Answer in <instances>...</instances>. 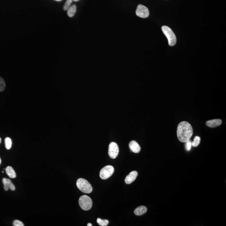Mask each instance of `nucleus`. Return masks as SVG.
<instances>
[{
	"mask_svg": "<svg viewBox=\"0 0 226 226\" xmlns=\"http://www.w3.org/2000/svg\"><path fill=\"white\" fill-rule=\"evenodd\" d=\"M97 222L98 224L101 226H107L108 224L109 223V221L108 220H103L100 218H98L97 219Z\"/></svg>",
	"mask_w": 226,
	"mask_h": 226,
	"instance_id": "obj_16",
	"label": "nucleus"
},
{
	"mask_svg": "<svg viewBox=\"0 0 226 226\" xmlns=\"http://www.w3.org/2000/svg\"><path fill=\"white\" fill-rule=\"evenodd\" d=\"M73 1V0H67L66 2L64 4V7H63V9L64 11L67 10L71 6Z\"/></svg>",
	"mask_w": 226,
	"mask_h": 226,
	"instance_id": "obj_18",
	"label": "nucleus"
},
{
	"mask_svg": "<svg viewBox=\"0 0 226 226\" xmlns=\"http://www.w3.org/2000/svg\"><path fill=\"white\" fill-rule=\"evenodd\" d=\"M115 169L111 165L105 166L101 170L100 172V177L102 179L105 180L109 178L112 175Z\"/></svg>",
	"mask_w": 226,
	"mask_h": 226,
	"instance_id": "obj_5",
	"label": "nucleus"
},
{
	"mask_svg": "<svg viewBox=\"0 0 226 226\" xmlns=\"http://www.w3.org/2000/svg\"><path fill=\"white\" fill-rule=\"evenodd\" d=\"M119 152V148L117 143L112 142L109 144L108 147V155L111 158L115 159L117 157Z\"/></svg>",
	"mask_w": 226,
	"mask_h": 226,
	"instance_id": "obj_7",
	"label": "nucleus"
},
{
	"mask_svg": "<svg viewBox=\"0 0 226 226\" xmlns=\"http://www.w3.org/2000/svg\"><path fill=\"white\" fill-rule=\"evenodd\" d=\"M147 208L146 206H141L137 208L134 211V214L137 216H142L147 212Z\"/></svg>",
	"mask_w": 226,
	"mask_h": 226,
	"instance_id": "obj_12",
	"label": "nucleus"
},
{
	"mask_svg": "<svg viewBox=\"0 0 226 226\" xmlns=\"http://www.w3.org/2000/svg\"><path fill=\"white\" fill-rule=\"evenodd\" d=\"M200 141H201V138H200L199 137L196 136L193 142L191 143V145L193 147H197L198 145H199Z\"/></svg>",
	"mask_w": 226,
	"mask_h": 226,
	"instance_id": "obj_15",
	"label": "nucleus"
},
{
	"mask_svg": "<svg viewBox=\"0 0 226 226\" xmlns=\"http://www.w3.org/2000/svg\"><path fill=\"white\" fill-rule=\"evenodd\" d=\"M77 187L80 191L85 193H90L92 192L93 188L91 184L86 180L80 178L76 182Z\"/></svg>",
	"mask_w": 226,
	"mask_h": 226,
	"instance_id": "obj_2",
	"label": "nucleus"
},
{
	"mask_svg": "<svg viewBox=\"0 0 226 226\" xmlns=\"http://www.w3.org/2000/svg\"><path fill=\"white\" fill-rule=\"evenodd\" d=\"M13 225L14 226H24L23 223L20 221L16 220L14 221L13 222Z\"/></svg>",
	"mask_w": 226,
	"mask_h": 226,
	"instance_id": "obj_21",
	"label": "nucleus"
},
{
	"mask_svg": "<svg viewBox=\"0 0 226 226\" xmlns=\"http://www.w3.org/2000/svg\"><path fill=\"white\" fill-rule=\"evenodd\" d=\"M5 146L6 149H9L12 146V141L9 137H6L5 140Z\"/></svg>",
	"mask_w": 226,
	"mask_h": 226,
	"instance_id": "obj_17",
	"label": "nucleus"
},
{
	"mask_svg": "<svg viewBox=\"0 0 226 226\" xmlns=\"http://www.w3.org/2000/svg\"><path fill=\"white\" fill-rule=\"evenodd\" d=\"M6 84L4 79L2 77H0V92L3 91L5 89Z\"/></svg>",
	"mask_w": 226,
	"mask_h": 226,
	"instance_id": "obj_19",
	"label": "nucleus"
},
{
	"mask_svg": "<svg viewBox=\"0 0 226 226\" xmlns=\"http://www.w3.org/2000/svg\"><path fill=\"white\" fill-rule=\"evenodd\" d=\"M87 226H92L93 225L91 224V223H88V224H87Z\"/></svg>",
	"mask_w": 226,
	"mask_h": 226,
	"instance_id": "obj_22",
	"label": "nucleus"
},
{
	"mask_svg": "<svg viewBox=\"0 0 226 226\" xmlns=\"http://www.w3.org/2000/svg\"><path fill=\"white\" fill-rule=\"evenodd\" d=\"M1 158H0V164H1Z\"/></svg>",
	"mask_w": 226,
	"mask_h": 226,
	"instance_id": "obj_26",
	"label": "nucleus"
},
{
	"mask_svg": "<svg viewBox=\"0 0 226 226\" xmlns=\"http://www.w3.org/2000/svg\"><path fill=\"white\" fill-rule=\"evenodd\" d=\"M79 0H73V1H74V2H78V1H79Z\"/></svg>",
	"mask_w": 226,
	"mask_h": 226,
	"instance_id": "obj_23",
	"label": "nucleus"
},
{
	"mask_svg": "<svg viewBox=\"0 0 226 226\" xmlns=\"http://www.w3.org/2000/svg\"><path fill=\"white\" fill-rule=\"evenodd\" d=\"M2 182L4 186V189L6 191H7L9 189L14 191L16 189L14 185L10 180L4 178L2 180Z\"/></svg>",
	"mask_w": 226,
	"mask_h": 226,
	"instance_id": "obj_8",
	"label": "nucleus"
},
{
	"mask_svg": "<svg viewBox=\"0 0 226 226\" xmlns=\"http://www.w3.org/2000/svg\"><path fill=\"white\" fill-rule=\"evenodd\" d=\"M80 206L82 209L88 211L92 207L93 202L91 198L87 195H83L80 197L79 199Z\"/></svg>",
	"mask_w": 226,
	"mask_h": 226,
	"instance_id": "obj_4",
	"label": "nucleus"
},
{
	"mask_svg": "<svg viewBox=\"0 0 226 226\" xmlns=\"http://www.w3.org/2000/svg\"><path fill=\"white\" fill-rule=\"evenodd\" d=\"M1 142H2V139H1V137H0V143H1Z\"/></svg>",
	"mask_w": 226,
	"mask_h": 226,
	"instance_id": "obj_25",
	"label": "nucleus"
},
{
	"mask_svg": "<svg viewBox=\"0 0 226 226\" xmlns=\"http://www.w3.org/2000/svg\"><path fill=\"white\" fill-rule=\"evenodd\" d=\"M136 14L138 17L142 18H146L149 15V10L146 6L140 4L137 8Z\"/></svg>",
	"mask_w": 226,
	"mask_h": 226,
	"instance_id": "obj_6",
	"label": "nucleus"
},
{
	"mask_svg": "<svg viewBox=\"0 0 226 226\" xmlns=\"http://www.w3.org/2000/svg\"><path fill=\"white\" fill-rule=\"evenodd\" d=\"M55 1H58V2H60V1H62V0H55Z\"/></svg>",
	"mask_w": 226,
	"mask_h": 226,
	"instance_id": "obj_24",
	"label": "nucleus"
},
{
	"mask_svg": "<svg viewBox=\"0 0 226 226\" xmlns=\"http://www.w3.org/2000/svg\"><path fill=\"white\" fill-rule=\"evenodd\" d=\"M76 9H77V7L75 4L71 6L67 10L68 16L70 17H74L76 13Z\"/></svg>",
	"mask_w": 226,
	"mask_h": 226,
	"instance_id": "obj_14",
	"label": "nucleus"
},
{
	"mask_svg": "<svg viewBox=\"0 0 226 226\" xmlns=\"http://www.w3.org/2000/svg\"><path fill=\"white\" fill-rule=\"evenodd\" d=\"M207 127L210 128H215L219 126L222 124V121L220 119H215L207 121L206 122Z\"/></svg>",
	"mask_w": 226,
	"mask_h": 226,
	"instance_id": "obj_10",
	"label": "nucleus"
},
{
	"mask_svg": "<svg viewBox=\"0 0 226 226\" xmlns=\"http://www.w3.org/2000/svg\"><path fill=\"white\" fill-rule=\"evenodd\" d=\"M138 175V173L136 171H132L130 172L129 174L126 177L125 179V182L127 184H130L131 183L133 182L136 179Z\"/></svg>",
	"mask_w": 226,
	"mask_h": 226,
	"instance_id": "obj_9",
	"label": "nucleus"
},
{
	"mask_svg": "<svg viewBox=\"0 0 226 226\" xmlns=\"http://www.w3.org/2000/svg\"><path fill=\"white\" fill-rule=\"evenodd\" d=\"M162 30L165 35L167 38L169 45L173 46L176 43V37L171 29L167 26H162Z\"/></svg>",
	"mask_w": 226,
	"mask_h": 226,
	"instance_id": "obj_3",
	"label": "nucleus"
},
{
	"mask_svg": "<svg viewBox=\"0 0 226 226\" xmlns=\"http://www.w3.org/2000/svg\"><path fill=\"white\" fill-rule=\"evenodd\" d=\"M6 172L10 178H14L16 177V172L12 167L10 166L7 167L6 168Z\"/></svg>",
	"mask_w": 226,
	"mask_h": 226,
	"instance_id": "obj_13",
	"label": "nucleus"
},
{
	"mask_svg": "<svg viewBox=\"0 0 226 226\" xmlns=\"http://www.w3.org/2000/svg\"><path fill=\"white\" fill-rule=\"evenodd\" d=\"M129 146L131 151L135 153H138L140 151L141 147L137 142L133 140L130 142L129 143Z\"/></svg>",
	"mask_w": 226,
	"mask_h": 226,
	"instance_id": "obj_11",
	"label": "nucleus"
},
{
	"mask_svg": "<svg viewBox=\"0 0 226 226\" xmlns=\"http://www.w3.org/2000/svg\"><path fill=\"white\" fill-rule=\"evenodd\" d=\"M193 134V129L190 123L186 121L180 123L177 127V135L181 143H185L190 140Z\"/></svg>",
	"mask_w": 226,
	"mask_h": 226,
	"instance_id": "obj_1",
	"label": "nucleus"
},
{
	"mask_svg": "<svg viewBox=\"0 0 226 226\" xmlns=\"http://www.w3.org/2000/svg\"><path fill=\"white\" fill-rule=\"evenodd\" d=\"M191 146H192L191 142L190 141V140H188V141L186 142L185 147H186V149L187 151H190V149H191Z\"/></svg>",
	"mask_w": 226,
	"mask_h": 226,
	"instance_id": "obj_20",
	"label": "nucleus"
}]
</instances>
